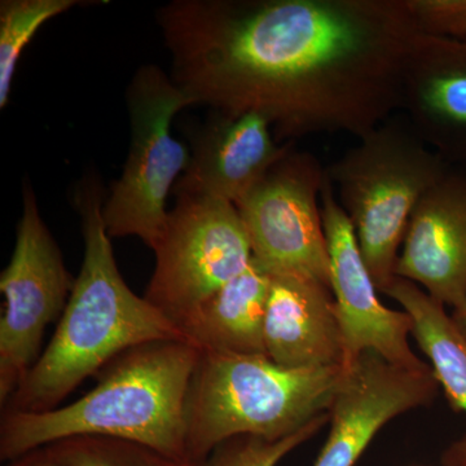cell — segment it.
<instances>
[{
	"label": "cell",
	"mask_w": 466,
	"mask_h": 466,
	"mask_svg": "<svg viewBox=\"0 0 466 466\" xmlns=\"http://www.w3.org/2000/svg\"><path fill=\"white\" fill-rule=\"evenodd\" d=\"M175 196L177 205L152 249L156 267L144 294L174 324L244 272L253 259L235 205L195 193Z\"/></svg>",
	"instance_id": "52a82bcc"
},
{
	"label": "cell",
	"mask_w": 466,
	"mask_h": 466,
	"mask_svg": "<svg viewBox=\"0 0 466 466\" xmlns=\"http://www.w3.org/2000/svg\"><path fill=\"white\" fill-rule=\"evenodd\" d=\"M443 466H466V437L452 444L441 455Z\"/></svg>",
	"instance_id": "603a6c76"
},
{
	"label": "cell",
	"mask_w": 466,
	"mask_h": 466,
	"mask_svg": "<svg viewBox=\"0 0 466 466\" xmlns=\"http://www.w3.org/2000/svg\"><path fill=\"white\" fill-rule=\"evenodd\" d=\"M263 336L267 357L287 370L345 367L333 291L320 281L272 276Z\"/></svg>",
	"instance_id": "9a60e30c"
},
{
	"label": "cell",
	"mask_w": 466,
	"mask_h": 466,
	"mask_svg": "<svg viewBox=\"0 0 466 466\" xmlns=\"http://www.w3.org/2000/svg\"><path fill=\"white\" fill-rule=\"evenodd\" d=\"M383 293L400 302L412 319L413 336L431 359V370L451 406L466 413V339L444 311V305L400 276Z\"/></svg>",
	"instance_id": "e0dca14e"
},
{
	"label": "cell",
	"mask_w": 466,
	"mask_h": 466,
	"mask_svg": "<svg viewBox=\"0 0 466 466\" xmlns=\"http://www.w3.org/2000/svg\"><path fill=\"white\" fill-rule=\"evenodd\" d=\"M191 161L173 189L236 205L268 173L293 142L278 144L258 113L214 116L191 137Z\"/></svg>",
	"instance_id": "5bb4252c"
},
{
	"label": "cell",
	"mask_w": 466,
	"mask_h": 466,
	"mask_svg": "<svg viewBox=\"0 0 466 466\" xmlns=\"http://www.w3.org/2000/svg\"><path fill=\"white\" fill-rule=\"evenodd\" d=\"M5 466H66L51 452L48 447L32 451L16 460L5 462Z\"/></svg>",
	"instance_id": "7402d4cb"
},
{
	"label": "cell",
	"mask_w": 466,
	"mask_h": 466,
	"mask_svg": "<svg viewBox=\"0 0 466 466\" xmlns=\"http://www.w3.org/2000/svg\"><path fill=\"white\" fill-rule=\"evenodd\" d=\"M200 350L165 339L135 346L100 370L78 400L47 412H3L0 460L76 437L133 441L187 461L186 403Z\"/></svg>",
	"instance_id": "3957f363"
},
{
	"label": "cell",
	"mask_w": 466,
	"mask_h": 466,
	"mask_svg": "<svg viewBox=\"0 0 466 466\" xmlns=\"http://www.w3.org/2000/svg\"><path fill=\"white\" fill-rule=\"evenodd\" d=\"M400 110L444 161L466 165V41L417 34L404 66Z\"/></svg>",
	"instance_id": "4fadbf2b"
},
{
	"label": "cell",
	"mask_w": 466,
	"mask_h": 466,
	"mask_svg": "<svg viewBox=\"0 0 466 466\" xmlns=\"http://www.w3.org/2000/svg\"><path fill=\"white\" fill-rule=\"evenodd\" d=\"M449 167L408 121L389 118L325 168L377 290L397 278L398 251L417 202Z\"/></svg>",
	"instance_id": "5b68a950"
},
{
	"label": "cell",
	"mask_w": 466,
	"mask_h": 466,
	"mask_svg": "<svg viewBox=\"0 0 466 466\" xmlns=\"http://www.w3.org/2000/svg\"><path fill=\"white\" fill-rule=\"evenodd\" d=\"M325 168L293 146L236 208L253 258L271 276L312 279L330 287V262L318 200Z\"/></svg>",
	"instance_id": "9c48e42d"
},
{
	"label": "cell",
	"mask_w": 466,
	"mask_h": 466,
	"mask_svg": "<svg viewBox=\"0 0 466 466\" xmlns=\"http://www.w3.org/2000/svg\"><path fill=\"white\" fill-rule=\"evenodd\" d=\"M157 18L193 106L258 113L275 139L388 121L420 33L407 0H174Z\"/></svg>",
	"instance_id": "6da1fadb"
},
{
	"label": "cell",
	"mask_w": 466,
	"mask_h": 466,
	"mask_svg": "<svg viewBox=\"0 0 466 466\" xmlns=\"http://www.w3.org/2000/svg\"><path fill=\"white\" fill-rule=\"evenodd\" d=\"M395 275L422 285L441 305L466 299V165L450 164L408 222Z\"/></svg>",
	"instance_id": "7c38bea8"
},
{
	"label": "cell",
	"mask_w": 466,
	"mask_h": 466,
	"mask_svg": "<svg viewBox=\"0 0 466 466\" xmlns=\"http://www.w3.org/2000/svg\"><path fill=\"white\" fill-rule=\"evenodd\" d=\"M345 367L287 370L267 355L200 351L186 403L187 460L225 441H278L330 412Z\"/></svg>",
	"instance_id": "277c9868"
},
{
	"label": "cell",
	"mask_w": 466,
	"mask_h": 466,
	"mask_svg": "<svg viewBox=\"0 0 466 466\" xmlns=\"http://www.w3.org/2000/svg\"><path fill=\"white\" fill-rule=\"evenodd\" d=\"M433 370L392 366L364 351L345 368L330 408V433L314 466H354L383 425L437 395Z\"/></svg>",
	"instance_id": "8fae6325"
},
{
	"label": "cell",
	"mask_w": 466,
	"mask_h": 466,
	"mask_svg": "<svg viewBox=\"0 0 466 466\" xmlns=\"http://www.w3.org/2000/svg\"><path fill=\"white\" fill-rule=\"evenodd\" d=\"M452 320L453 323L456 324V327L459 328L460 332H461L462 336L466 339V299L464 303L453 312Z\"/></svg>",
	"instance_id": "cb8c5ba5"
},
{
	"label": "cell",
	"mask_w": 466,
	"mask_h": 466,
	"mask_svg": "<svg viewBox=\"0 0 466 466\" xmlns=\"http://www.w3.org/2000/svg\"><path fill=\"white\" fill-rule=\"evenodd\" d=\"M66 466H193L133 441L76 437L47 446Z\"/></svg>",
	"instance_id": "d6986e66"
},
{
	"label": "cell",
	"mask_w": 466,
	"mask_h": 466,
	"mask_svg": "<svg viewBox=\"0 0 466 466\" xmlns=\"http://www.w3.org/2000/svg\"><path fill=\"white\" fill-rule=\"evenodd\" d=\"M272 276L256 259L175 321L200 351L266 355L265 317Z\"/></svg>",
	"instance_id": "2e32d148"
},
{
	"label": "cell",
	"mask_w": 466,
	"mask_h": 466,
	"mask_svg": "<svg viewBox=\"0 0 466 466\" xmlns=\"http://www.w3.org/2000/svg\"><path fill=\"white\" fill-rule=\"evenodd\" d=\"M104 202L103 186L95 175L81 180L75 193L85 238L81 272L47 349L3 412L55 410L122 352L147 342L186 341L170 319L125 283L104 223Z\"/></svg>",
	"instance_id": "7a4b0ae2"
},
{
	"label": "cell",
	"mask_w": 466,
	"mask_h": 466,
	"mask_svg": "<svg viewBox=\"0 0 466 466\" xmlns=\"http://www.w3.org/2000/svg\"><path fill=\"white\" fill-rule=\"evenodd\" d=\"M327 421H330V412L318 417L297 433L278 441L257 437L232 438L193 466H278L288 453L317 434Z\"/></svg>",
	"instance_id": "ffe728a7"
},
{
	"label": "cell",
	"mask_w": 466,
	"mask_h": 466,
	"mask_svg": "<svg viewBox=\"0 0 466 466\" xmlns=\"http://www.w3.org/2000/svg\"><path fill=\"white\" fill-rule=\"evenodd\" d=\"M8 266L0 275L5 309L0 319V404H7L41 357L46 328L61 318L76 279L43 222L29 182Z\"/></svg>",
	"instance_id": "ba28073f"
},
{
	"label": "cell",
	"mask_w": 466,
	"mask_h": 466,
	"mask_svg": "<svg viewBox=\"0 0 466 466\" xmlns=\"http://www.w3.org/2000/svg\"><path fill=\"white\" fill-rule=\"evenodd\" d=\"M79 5V0H3L0 3V108L7 106L24 48L43 24Z\"/></svg>",
	"instance_id": "ac0fdd59"
},
{
	"label": "cell",
	"mask_w": 466,
	"mask_h": 466,
	"mask_svg": "<svg viewBox=\"0 0 466 466\" xmlns=\"http://www.w3.org/2000/svg\"><path fill=\"white\" fill-rule=\"evenodd\" d=\"M421 21L431 35L466 41V0H428Z\"/></svg>",
	"instance_id": "44dd1931"
},
{
	"label": "cell",
	"mask_w": 466,
	"mask_h": 466,
	"mask_svg": "<svg viewBox=\"0 0 466 466\" xmlns=\"http://www.w3.org/2000/svg\"><path fill=\"white\" fill-rule=\"evenodd\" d=\"M191 106L189 97L157 66H142L131 79L130 152L103 208L110 238L137 236L150 249L157 244L167 227L168 193L191 161V150L171 135V124L177 112Z\"/></svg>",
	"instance_id": "8992f818"
},
{
	"label": "cell",
	"mask_w": 466,
	"mask_h": 466,
	"mask_svg": "<svg viewBox=\"0 0 466 466\" xmlns=\"http://www.w3.org/2000/svg\"><path fill=\"white\" fill-rule=\"evenodd\" d=\"M321 218L330 262V287L341 328L345 368L364 351H376L392 366L422 370L431 368L408 343L413 321L406 311L385 308L377 297L354 225L345 213L325 173L320 193Z\"/></svg>",
	"instance_id": "30bf717a"
}]
</instances>
